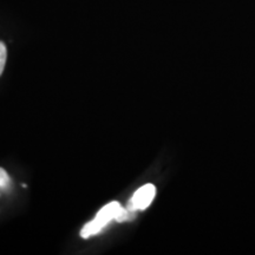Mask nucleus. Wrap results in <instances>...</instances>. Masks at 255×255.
<instances>
[{
	"instance_id": "nucleus-4",
	"label": "nucleus",
	"mask_w": 255,
	"mask_h": 255,
	"mask_svg": "<svg viewBox=\"0 0 255 255\" xmlns=\"http://www.w3.org/2000/svg\"><path fill=\"white\" fill-rule=\"evenodd\" d=\"M9 183L8 174L2 168H0V188H6Z\"/></svg>"
},
{
	"instance_id": "nucleus-2",
	"label": "nucleus",
	"mask_w": 255,
	"mask_h": 255,
	"mask_svg": "<svg viewBox=\"0 0 255 255\" xmlns=\"http://www.w3.org/2000/svg\"><path fill=\"white\" fill-rule=\"evenodd\" d=\"M156 195V188L154 184H144V186L136 190L133 196L130 200L128 209L136 212V210H144L151 205L152 200Z\"/></svg>"
},
{
	"instance_id": "nucleus-1",
	"label": "nucleus",
	"mask_w": 255,
	"mask_h": 255,
	"mask_svg": "<svg viewBox=\"0 0 255 255\" xmlns=\"http://www.w3.org/2000/svg\"><path fill=\"white\" fill-rule=\"evenodd\" d=\"M132 210L130 209H124L119 202L114 201V202L108 203L107 206H104L100 212L97 213L96 218L83 227L81 231V237L84 239H88L94 235L98 234L105 226L109 223L111 220H116L117 222H123L128 221V220H131L133 216Z\"/></svg>"
},
{
	"instance_id": "nucleus-3",
	"label": "nucleus",
	"mask_w": 255,
	"mask_h": 255,
	"mask_svg": "<svg viewBox=\"0 0 255 255\" xmlns=\"http://www.w3.org/2000/svg\"><path fill=\"white\" fill-rule=\"evenodd\" d=\"M6 59H7V50H6L5 44L0 41V75L4 71Z\"/></svg>"
}]
</instances>
